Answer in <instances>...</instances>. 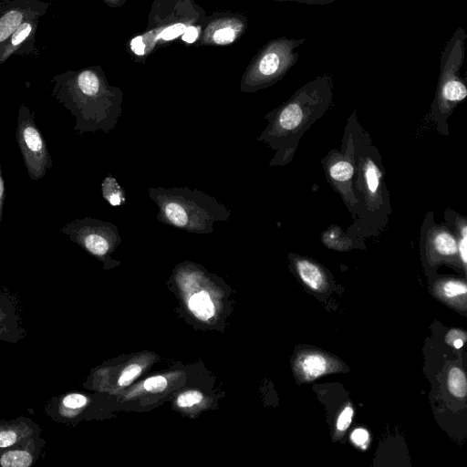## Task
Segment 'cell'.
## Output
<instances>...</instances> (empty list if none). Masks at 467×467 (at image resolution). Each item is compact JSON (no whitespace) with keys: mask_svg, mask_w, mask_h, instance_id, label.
I'll return each instance as SVG.
<instances>
[{"mask_svg":"<svg viewBox=\"0 0 467 467\" xmlns=\"http://www.w3.org/2000/svg\"><path fill=\"white\" fill-rule=\"evenodd\" d=\"M305 40L282 37L268 43L248 71V85L261 88L282 78L298 60L299 52L296 49Z\"/></svg>","mask_w":467,"mask_h":467,"instance_id":"5","label":"cell"},{"mask_svg":"<svg viewBox=\"0 0 467 467\" xmlns=\"http://www.w3.org/2000/svg\"><path fill=\"white\" fill-rule=\"evenodd\" d=\"M281 1H294V2L306 4V5H324L331 4L337 0H281Z\"/></svg>","mask_w":467,"mask_h":467,"instance_id":"34","label":"cell"},{"mask_svg":"<svg viewBox=\"0 0 467 467\" xmlns=\"http://www.w3.org/2000/svg\"><path fill=\"white\" fill-rule=\"evenodd\" d=\"M5 198V187L4 178L2 175V168H1V161H0V224L3 220V209H4Z\"/></svg>","mask_w":467,"mask_h":467,"instance_id":"31","label":"cell"},{"mask_svg":"<svg viewBox=\"0 0 467 467\" xmlns=\"http://www.w3.org/2000/svg\"><path fill=\"white\" fill-rule=\"evenodd\" d=\"M353 418V409L351 406H347L339 414L337 420V429L339 431H346Z\"/></svg>","mask_w":467,"mask_h":467,"instance_id":"27","label":"cell"},{"mask_svg":"<svg viewBox=\"0 0 467 467\" xmlns=\"http://www.w3.org/2000/svg\"><path fill=\"white\" fill-rule=\"evenodd\" d=\"M447 226H449L456 238L458 256L462 266L466 270L467 265V219L456 212L447 209L444 213Z\"/></svg>","mask_w":467,"mask_h":467,"instance_id":"13","label":"cell"},{"mask_svg":"<svg viewBox=\"0 0 467 467\" xmlns=\"http://www.w3.org/2000/svg\"><path fill=\"white\" fill-rule=\"evenodd\" d=\"M198 36V30L193 26L186 27L182 39L187 43H193Z\"/></svg>","mask_w":467,"mask_h":467,"instance_id":"32","label":"cell"},{"mask_svg":"<svg viewBox=\"0 0 467 467\" xmlns=\"http://www.w3.org/2000/svg\"><path fill=\"white\" fill-rule=\"evenodd\" d=\"M437 286L439 293L448 299L464 296L467 292L465 283L453 278L440 280Z\"/></svg>","mask_w":467,"mask_h":467,"instance_id":"19","label":"cell"},{"mask_svg":"<svg viewBox=\"0 0 467 467\" xmlns=\"http://www.w3.org/2000/svg\"><path fill=\"white\" fill-rule=\"evenodd\" d=\"M23 19V14L12 10L0 18V42L7 39L19 26Z\"/></svg>","mask_w":467,"mask_h":467,"instance_id":"20","label":"cell"},{"mask_svg":"<svg viewBox=\"0 0 467 467\" xmlns=\"http://www.w3.org/2000/svg\"><path fill=\"white\" fill-rule=\"evenodd\" d=\"M144 389L152 393H158L167 387V379L162 376H154L147 379L143 383Z\"/></svg>","mask_w":467,"mask_h":467,"instance_id":"25","label":"cell"},{"mask_svg":"<svg viewBox=\"0 0 467 467\" xmlns=\"http://www.w3.org/2000/svg\"><path fill=\"white\" fill-rule=\"evenodd\" d=\"M300 374L308 380L315 379L327 373L330 368L329 360L318 353H306L299 357L296 362Z\"/></svg>","mask_w":467,"mask_h":467,"instance_id":"14","label":"cell"},{"mask_svg":"<svg viewBox=\"0 0 467 467\" xmlns=\"http://www.w3.org/2000/svg\"><path fill=\"white\" fill-rule=\"evenodd\" d=\"M351 441L358 446L364 445L368 440V433L364 429H357L351 433Z\"/></svg>","mask_w":467,"mask_h":467,"instance_id":"29","label":"cell"},{"mask_svg":"<svg viewBox=\"0 0 467 467\" xmlns=\"http://www.w3.org/2000/svg\"><path fill=\"white\" fill-rule=\"evenodd\" d=\"M25 334L15 302L7 296L0 294V340L16 343L25 337Z\"/></svg>","mask_w":467,"mask_h":467,"instance_id":"11","label":"cell"},{"mask_svg":"<svg viewBox=\"0 0 467 467\" xmlns=\"http://www.w3.org/2000/svg\"><path fill=\"white\" fill-rule=\"evenodd\" d=\"M293 263L299 278L309 288L319 292L327 287V276L317 262L306 257L294 255Z\"/></svg>","mask_w":467,"mask_h":467,"instance_id":"12","label":"cell"},{"mask_svg":"<svg viewBox=\"0 0 467 467\" xmlns=\"http://www.w3.org/2000/svg\"><path fill=\"white\" fill-rule=\"evenodd\" d=\"M131 49L137 55H143L145 52V44L142 36H139L131 40Z\"/></svg>","mask_w":467,"mask_h":467,"instance_id":"30","label":"cell"},{"mask_svg":"<svg viewBox=\"0 0 467 467\" xmlns=\"http://www.w3.org/2000/svg\"><path fill=\"white\" fill-rule=\"evenodd\" d=\"M45 441L38 436L19 446L0 448L1 467H29L37 460Z\"/></svg>","mask_w":467,"mask_h":467,"instance_id":"10","label":"cell"},{"mask_svg":"<svg viewBox=\"0 0 467 467\" xmlns=\"http://www.w3.org/2000/svg\"><path fill=\"white\" fill-rule=\"evenodd\" d=\"M32 26L28 23L20 24L12 36V45L16 46L23 42L30 34Z\"/></svg>","mask_w":467,"mask_h":467,"instance_id":"28","label":"cell"},{"mask_svg":"<svg viewBox=\"0 0 467 467\" xmlns=\"http://www.w3.org/2000/svg\"><path fill=\"white\" fill-rule=\"evenodd\" d=\"M238 30L237 25L224 23L213 32L212 37L217 45L231 44L236 39Z\"/></svg>","mask_w":467,"mask_h":467,"instance_id":"22","label":"cell"},{"mask_svg":"<svg viewBox=\"0 0 467 467\" xmlns=\"http://www.w3.org/2000/svg\"><path fill=\"white\" fill-rule=\"evenodd\" d=\"M16 139L29 178L33 181L43 178L52 167L53 160L34 114L26 106H21L18 111Z\"/></svg>","mask_w":467,"mask_h":467,"instance_id":"6","label":"cell"},{"mask_svg":"<svg viewBox=\"0 0 467 467\" xmlns=\"http://www.w3.org/2000/svg\"><path fill=\"white\" fill-rule=\"evenodd\" d=\"M358 123L354 133L356 171L353 189L364 196V209L370 215L379 217L382 212L386 216L389 209L388 192L383 183V170L380 156L377 150L368 143L365 134L358 131ZM367 213V214H368Z\"/></svg>","mask_w":467,"mask_h":467,"instance_id":"3","label":"cell"},{"mask_svg":"<svg viewBox=\"0 0 467 467\" xmlns=\"http://www.w3.org/2000/svg\"><path fill=\"white\" fill-rule=\"evenodd\" d=\"M420 241L421 253L431 265L459 260L452 230L445 224L436 223L432 212L428 213L422 222Z\"/></svg>","mask_w":467,"mask_h":467,"instance_id":"8","label":"cell"},{"mask_svg":"<svg viewBox=\"0 0 467 467\" xmlns=\"http://www.w3.org/2000/svg\"><path fill=\"white\" fill-rule=\"evenodd\" d=\"M448 389L456 398H464L467 394V380L464 372L457 368H451L448 373Z\"/></svg>","mask_w":467,"mask_h":467,"instance_id":"18","label":"cell"},{"mask_svg":"<svg viewBox=\"0 0 467 467\" xmlns=\"http://www.w3.org/2000/svg\"><path fill=\"white\" fill-rule=\"evenodd\" d=\"M202 400V395L201 392L196 390H189L181 394L177 398V404L182 408H188L199 403Z\"/></svg>","mask_w":467,"mask_h":467,"instance_id":"24","label":"cell"},{"mask_svg":"<svg viewBox=\"0 0 467 467\" xmlns=\"http://www.w3.org/2000/svg\"><path fill=\"white\" fill-rule=\"evenodd\" d=\"M189 309L200 320L207 321L214 314V306L205 291L193 294L188 301Z\"/></svg>","mask_w":467,"mask_h":467,"instance_id":"16","label":"cell"},{"mask_svg":"<svg viewBox=\"0 0 467 467\" xmlns=\"http://www.w3.org/2000/svg\"><path fill=\"white\" fill-rule=\"evenodd\" d=\"M102 193L105 200L112 206H119L124 201L120 186L112 177H107L102 182Z\"/></svg>","mask_w":467,"mask_h":467,"instance_id":"21","label":"cell"},{"mask_svg":"<svg viewBox=\"0 0 467 467\" xmlns=\"http://www.w3.org/2000/svg\"><path fill=\"white\" fill-rule=\"evenodd\" d=\"M458 338L465 339V334L461 330L452 329L448 332L445 340L449 345H452V342Z\"/></svg>","mask_w":467,"mask_h":467,"instance_id":"33","label":"cell"},{"mask_svg":"<svg viewBox=\"0 0 467 467\" xmlns=\"http://www.w3.org/2000/svg\"><path fill=\"white\" fill-rule=\"evenodd\" d=\"M59 232L99 258L105 257L117 240L113 225L91 217L76 219L61 227Z\"/></svg>","mask_w":467,"mask_h":467,"instance_id":"7","label":"cell"},{"mask_svg":"<svg viewBox=\"0 0 467 467\" xmlns=\"http://www.w3.org/2000/svg\"><path fill=\"white\" fill-rule=\"evenodd\" d=\"M322 243L328 248L337 251H348L353 247V239L348 236L340 227L332 225L320 236Z\"/></svg>","mask_w":467,"mask_h":467,"instance_id":"15","label":"cell"},{"mask_svg":"<svg viewBox=\"0 0 467 467\" xmlns=\"http://www.w3.org/2000/svg\"><path fill=\"white\" fill-rule=\"evenodd\" d=\"M141 372V367L137 364H130L123 370L119 378L118 383L124 387L130 384Z\"/></svg>","mask_w":467,"mask_h":467,"instance_id":"23","label":"cell"},{"mask_svg":"<svg viewBox=\"0 0 467 467\" xmlns=\"http://www.w3.org/2000/svg\"><path fill=\"white\" fill-rule=\"evenodd\" d=\"M333 82L329 75L310 80L283 105L269 114V124L262 134L276 153L271 163H289L304 133L329 109Z\"/></svg>","mask_w":467,"mask_h":467,"instance_id":"1","label":"cell"},{"mask_svg":"<svg viewBox=\"0 0 467 467\" xmlns=\"http://www.w3.org/2000/svg\"><path fill=\"white\" fill-rule=\"evenodd\" d=\"M464 39L463 30L458 29L443 51L441 74L431 109L439 131L445 135H448V118L467 97L465 83L457 74L463 60Z\"/></svg>","mask_w":467,"mask_h":467,"instance_id":"2","label":"cell"},{"mask_svg":"<svg viewBox=\"0 0 467 467\" xmlns=\"http://www.w3.org/2000/svg\"><path fill=\"white\" fill-rule=\"evenodd\" d=\"M186 29V26L183 24H175L171 26H168L164 30H162L158 37L163 40H171L173 39L184 33Z\"/></svg>","mask_w":467,"mask_h":467,"instance_id":"26","label":"cell"},{"mask_svg":"<svg viewBox=\"0 0 467 467\" xmlns=\"http://www.w3.org/2000/svg\"><path fill=\"white\" fill-rule=\"evenodd\" d=\"M111 1H114V2H117V3L120 2V0H111Z\"/></svg>","mask_w":467,"mask_h":467,"instance_id":"35","label":"cell"},{"mask_svg":"<svg viewBox=\"0 0 467 467\" xmlns=\"http://www.w3.org/2000/svg\"><path fill=\"white\" fill-rule=\"evenodd\" d=\"M41 432L31 419L18 417L9 421H0V448H10L26 443Z\"/></svg>","mask_w":467,"mask_h":467,"instance_id":"9","label":"cell"},{"mask_svg":"<svg viewBox=\"0 0 467 467\" xmlns=\"http://www.w3.org/2000/svg\"><path fill=\"white\" fill-rule=\"evenodd\" d=\"M357 120L349 119L345 131L344 150H331L321 160L327 181L339 193L348 210L359 213L360 203L353 189L356 171L354 133Z\"/></svg>","mask_w":467,"mask_h":467,"instance_id":"4","label":"cell"},{"mask_svg":"<svg viewBox=\"0 0 467 467\" xmlns=\"http://www.w3.org/2000/svg\"><path fill=\"white\" fill-rule=\"evenodd\" d=\"M76 83L78 91L86 95H96L101 90V83L99 77L90 70L79 73Z\"/></svg>","mask_w":467,"mask_h":467,"instance_id":"17","label":"cell"}]
</instances>
